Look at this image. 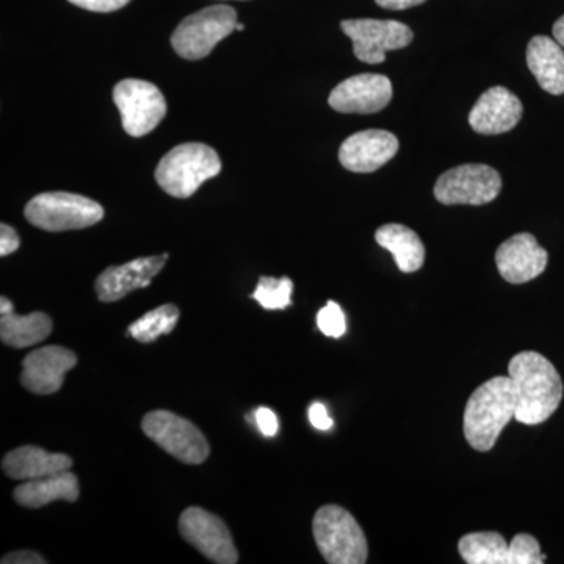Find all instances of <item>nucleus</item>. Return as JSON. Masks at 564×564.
Listing matches in <instances>:
<instances>
[{
	"label": "nucleus",
	"mask_w": 564,
	"mask_h": 564,
	"mask_svg": "<svg viewBox=\"0 0 564 564\" xmlns=\"http://www.w3.org/2000/svg\"><path fill=\"white\" fill-rule=\"evenodd\" d=\"M508 377L514 388V421L538 425L558 410L563 400L562 377L540 352H518L508 364Z\"/></svg>",
	"instance_id": "obj_1"
},
{
	"label": "nucleus",
	"mask_w": 564,
	"mask_h": 564,
	"mask_svg": "<svg viewBox=\"0 0 564 564\" xmlns=\"http://www.w3.org/2000/svg\"><path fill=\"white\" fill-rule=\"evenodd\" d=\"M516 397L510 377H496L478 386L464 410V436L470 447L489 452L505 426L513 421Z\"/></svg>",
	"instance_id": "obj_2"
},
{
	"label": "nucleus",
	"mask_w": 564,
	"mask_h": 564,
	"mask_svg": "<svg viewBox=\"0 0 564 564\" xmlns=\"http://www.w3.org/2000/svg\"><path fill=\"white\" fill-rule=\"evenodd\" d=\"M220 172L221 161L214 148L184 143L163 155L155 169V181L170 196L185 199Z\"/></svg>",
	"instance_id": "obj_3"
},
{
	"label": "nucleus",
	"mask_w": 564,
	"mask_h": 564,
	"mask_svg": "<svg viewBox=\"0 0 564 564\" xmlns=\"http://www.w3.org/2000/svg\"><path fill=\"white\" fill-rule=\"evenodd\" d=\"M313 532L318 551L332 564H364L369 544L361 525L339 505H325L314 516Z\"/></svg>",
	"instance_id": "obj_4"
},
{
	"label": "nucleus",
	"mask_w": 564,
	"mask_h": 564,
	"mask_svg": "<svg viewBox=\"0 0 564 564\" xmlns=\"http://www.w3.org/2000/svg\"><path fill=\"white\" fill-rule=\"evenodd\" d=\"M25 220L47 232L90 228L104 218L101 204L76 193H41L28 203Z\"/></svg>",
	"instance_id": "obj_5"
},
{
	"label": "nucleus",
	"mask_w": 564,
	"mask_h": 564,
	"mask_svg": "<svg viewBox=\"0 0 564 564\" xmlns=\"http://www.w3.org/2000/svg\"><path fill=\"white\" fill-rule=\"evenodd\" d=\"M237 13L232 7H207L185 18L172 36L173 50L185 61H202L236 31Z\"/></svg>",
	"instance_id": "obj_6"
},
{
	"label": "nucleus",
	"mask_w": 564,
	"mask_h": 564,
	"mask_svg": "<svg viewBox=\"0 0 564 564\" xmlns=\"http://www.w3.org/2000/svg\"><path fill=\"white\" fill-rule=\"evenodd\" d=\"M143 433L181 463L198 466L209 458L210 445L198 426L170 411H152L141 421Z\"/></svg>",
	"instance_id": "obj_7"
},
{
	"label": "nucleus",
	"mask_w": 564,
	"mask_h": 564,
	"mask_svg": "<svg viewBox=\"0 0 564 564\" xmlns=\"http://www.w3.org/2000/svg\"><path fill=\"white\" fill-rule=\"evenodd\" d=\"M459 555L467 564H543L547 556L532 534H516L511 543L500 533L477 532L463 536Z\"/></svg>",
	"instance_id": "obj_8"
},
{
	"label": "nucleus",
	"mask_w": 564,
	"mask_h": 564,
	"mask_svg": "<svg viewBox=\"0 0 564 564\" xmlns=\"http://www.w3.org/2000/svg\"><path fill=\"white\" fill-rule=\"evenodd\" d=\"M502 191V177L492 166L466 163L448 170L434 185V198L445 206H484Z\"/></svg>",
	"instance_id": "obj_9"
},
{
	"label": "nucleus",
	"mask_w": 564,
	"mask_h": 564,
	"mask_svg": "<svg viewBox=\"0 0 564 564\" xmlns=\"http://www.w3.org/2000/svg\"><path fill=\"white\" fill-rule=\"evenodd\" d=\"M113 101L121 113L122 129L135 139L154 131L166 115L165 98L151 82L121 80L113 88Z\"/></svg>",
	"instance_id": "obj_10"
},
{
	"label": "nucleus",
	"mask_w": 564,
	"mask_h": 564,
	"mask_svg": "<svg viewBox=\"0 0 564 564\" xmlns=\"http://www.w3.org/2000/svg\"><path fill=\"white\" fill-rule=\"evenodd\" d=\"M352 41L356 58L369 65L386 62V52L410 46L413 31L406 24L391 20H347L340 24Z\"/></svg>",
	"instance_id": "obj_11"
},
{
	"label": "nucleus",
	"mask_w": 564,
	"mask_h": 564,
	"mask_svg": "<svg viewBox=\"0 0 564 564\" xmlns=\"http://www.w3.org/2000/svg\"><path fill=\"white\" fill-rule=\"evenodd\" d=\"M181 536L202 552L207 560L218 564H236L239 552L234 545L228 525L218 516L199 507H191L180 518Z\"/></svg>",
	"instance_id": "obj_12"
},
{
	"label": "nucleus",
	"mask_w": 564,
	"mask_h": 564,
	"mask_svg": "<svg viewBox=\"0 0 564 564\" xmlns=\"http://www.w3.org/2000/svg\"><path fill=\"white\" fill-rule=\"evenodd\" d=\"M392 84L381 74H358L337 85L329 95V106L339 113H377L389 106Z\"/></svg>",
	"instance_id": "obj_13"
},
{
	"label": "nucleus",
	"mask_w": 564,
	"mask_h": 564,
	"mask_svg": "<svg viewBox=\"0 0 564 564\" xmlns=\"http://www.w3.org/2000/svg\"><path fill=\"white\" fill-rule=\"evenodd\" d=\"M77 364L76 352L61 345L39 348L22 361L21 383L36 395L61 391L65 375Z\"/></svg>",
	"instance_id": "obj_14"
},
{
	"label": "nucleus",
	"mask_w": 564,
	"mask_h": 564,
	"mask_svg": "<svg viewBox=\"0 0 564 564\" xmlns=\"http://www.w3.org/2000/svg\"><path fill=\"white\" fill-rule=\"evenodd\" d=\"M170 254L150 256L122 265L109 267L95 282L98 299L104 303L120 302L137 289L150 288L152 278L158 276L169 261Z\"/></svg>",
	"instance_id": "obj_15"
},
{
	"label": "nucleus",
	"mask_w": 564,
	"mask_h": 564,
	"mask_svg": "<svg viewBox=\"0 0 564 564\" xmlns=\"http://www.w3.org/2000/svg\"><path fill=\"white\" fill-rule=\"evenodd\" d=\"M549 254L529 232L516 234L496 251L497 270L511 284H525L544 272Z\"/></svg>",
	"instance_id": "obj_16"
},
{
	"label": "nucleus",
	"mask_w": 564,
	"mask_h": 564,
	"mask_svg": "<svg viewBox=\"0 0 564 564\" xmlns=\"http://www.w3.org/2000/svg\"><path fill=\"white\" fill-rule=\"evenodd\" d=\"M399 147V139L392 132L369 129L344 141L339 161L348 172L373 173L395 158Z\"/></svg>",
	"instance_id": "obj_17"
},
{
	"label": "nucleus",
	"mask_w": 564,
	"mask_h": 564,
	"mask_svg": "<svg viewBox=\"0 0 564 564\" xmlns=\"http://www.w3.org/2000/svg\"><path fill=\"white\" fill-rule=\"evenodd\" d=\"M524 107L521 99L503 87H492L480 96L469 113V124L481 135L510 132L521 121Z\"/></svg>",
	"instance_id": "obj_18"
},
{
	"label": "nucleus",
	"mask_w": 564,
	"mask_h": 564,
	"mask_svg": "<svg viewBox=\"0 0 564 564\" xmlns=\"http://www.w3.org/2000/svg\"><path fill=\"white\" fill-rule=\"evenodd\" d=\"M73 467V459L65 454H51L36 445L14 448L2 459V470L7 477L18 481L36 480L50 475L65 473Z\"/></svg>",
	"instance_id": "obj_19"
},
{
	"label": "nucleus",
	"mask_w": 564,
	"mask_h": 564,
	"mask_svg": "<svg viewBox=\"0 0 564 564\" xmlns=\"http://www.w3.org/2000/svg\"><path fill=\"white\" fill-rule=\"evenodd\" d=\"M52 333V318L44 313L14 314L13 303L0 299V339L9 347L28 348L44 343Z\"/></svg>",
	"instance_id": "obj_20"
},
{
	"label": "nucleus",
	"mask_w": 564,
	"mask_h": 564,
	"mask_svg": "<svg viewBox=\"0 0 564 564\" xmlns=\"http://www.w3.org/2000/svg\"><path fill=\"white\" fill-rule=\"evenodd\" d=\"M527 65L540 87L551 95L564 93V50L558 41L538 35L527 47Z\"/></svg>",
	"instance_id": "obj_21"
},
{
	"label": "nucleus",
	"mask_w": 564,
	"mask_h": 564,
	"mask_svg": "<svg viewBox=\"0 0 564 564\" xmlns=\"http://www.w3.org/2000/svg\"><path fill=\"white\" fill-rule=\"evenodd\" d=\"M14 500L25 508L46 507L57 500L76 502L79 499V480L70 470L24 481L14 489Z\"/></svg>",
	"instance_id": "obj_22"
},
{
	"label": "nucleus",
	"mask_w": 564,
	"mask_h": 564,
	"mask_svg": "<svg viewBox=\"0 0 564 564\" xmlns=\"http://www.w3.org/2000/svg\"><path fill=\"white\" fill-rule=\"evenodd\" d=\"M375 240L384 250L391 252L400 272L414 273L422 269L425 262V247L413 229L391 223V225L381 226L375 232Z\"/></svg>",
	"instance_id": "obj_23"
},
{
	"label": "nucleus",
	"mask_w": 564,
	"mask_h": 564,
	"mask_svg": "<svg viewBox=\"0 0 564 564\" xmlns=\"http://www.w3.org/2000/svg\"><path fill=\"white\" fill-rule=\"evenodd\" d=\"M181 313L174 304H163L161 307L144 314L139 321L129 326L128 334L140 344H151L163 334H172L180 321Z\"/></svg>",
	"instance_id": "obj_24"
},
{
	"label": "nucleus",
	"mask_w": 564,
	"mask_h": 564,
	"mask_svg": "<svg viewBox=\"0 0 564 564\" xmlns=\"http://www.w3.org/2000/svg\"><path fill=\"white\" fill-rule=\"evenodd\" d=\"M292 292L293 282L291 278L261 276L251 299L256 300L267 311L285 310L292 304Z\"/></svg>",
	"instance_id": "obj_25"
},
{
	"label": "nucleus",
	"mask_w": 564,
	"mask_h": 564,
	"mask_svg": "<svg viewBox=\"0 0 564 564\" xmlns=\"http://www.w3.org/2000/svg\"><path fill=\"white\" fill-rule=\"evenodd\" d=\"M317 326L325 336L334 337V339L343 337L347 333V318H345L343 307L334 302L326 303V306L318 311Z\"/></svg>",
	"instance_id": "obj_26"
},
{
	"label": "nucleus",
	"mask_w": 564,
	"mask_h": 564,
	"mask_svg": "<svg viewBox=\"0 0 564 564\" xmlns=\"http://www.w3.org/2000/svg\"><path fill=\"white\" fill-rule=\"evenodd\" d=\"M252 419H254L256 426L261 430L263 436H276L278 430H280V422H278L276 414H274L270 408H258V410L252 413Z\"/></svg>",
	"instance_id": "obj_27"
},
{
	"label": "nucleus",
	"mask_w": 564,
	"mask_h": 564,
	"mask_svg": "<svg viewBox=\"0 0 564 564\" xmlns=\"http://www.w3.org/2000/svg\"><path fill=\"white\" fill-rule=\"evenodd\" d=\"M131 0H69L73 6L80 9L95 11V13H110L128 6Z\"/></svg>",
	"instance_id": "obj_28"
},
{
	"label": "nucleus",
	"mask_w": 564,
	"mask_h": 564,
	"mask_svg": "<svg viewBox=\"0 0 564 564\" xmlns=\"http://www.w3.org/2000/svg\"><path fill=\"white\" fill-rule=\"evenodd\" d=\"M20 245L21 240L17 231H14L10 225L2 223V225H0V256L6 258V256L17 251Z\"/></svg>",
	"instance_id": "obj_29"
},
{
	"label": "nucleus",
	"mask_w": 564,
	"mask_h": 564,
	"mask_svg": "<svg viewBox=\"0 0 564 564\" xmlns=\"http://www.w3.org/2000/svg\"><path fill=\"white\" fill-rule=\"evenodd\" d=\"M310 422L315 430L321 432H328L334 426V421L329 417L328 411H326L325 404L313 403L310 408Z\"/></svg>",
	"instance_id": "obj_30"
},
{
	"label": "nucleus",
	"mask_w": 564,
	"mask_h": 564,
	"mask_svg": "<svg viewBox=\"0 0 564 564\" xmlns=\"http://www.w3.org/2000/svg\"><path fill=\"white\" fill-rule=\"evenodd\" d=\"M46 558L32 551L11 552L3 556L2 564H46Z\"/></svg>",
	"instance_id": "obj_31"
},
{
	"label": "nucleus",
	"mask_w": 564,
	"mask_h": 564,
	"mask_svg": "<svg viewBox=\"0 0 564 564\" xmlns=\"http://www.w3.org/2000/svg\"><path fill=\"white\" fill-rule=\"evenodd\" d=\"M381 9L386 10H406L413 7L422 6L426 0H375Z\"/></svg>",
	"instance_id": "obj_32"
},
{
	"label": "nucleus",
	"mask_w": 564,
	"mask_h": 564,
	"mask_svg": "<svg viewBox=\"0 0 564 564\" xmlns=\"http://www.w3.org/2000/svg\"><path fill=\"white\" fill-rule=\"evenodd\" d=\"M554 39L558 41L560 46L564 50V17L560 18L554 24Z\"/></svg>",
	"instance_id": "obj_33"
},
{
	"label": "nucleus",
	"mask_w": 564,
	"mask_h": 564,
	"mask_svg": "<svg viewBox=\"0 0 564 564\" xmlns=\"http://www.w3.org/2000/svg\"><path fill=\"white\" fill-rule=\"evenodd\" d=\"M243 24H239V22H237V25H236V31H239V32H242L243 31Z\"/></svg>",
	"instance_id": "obj_34"
}]
</instances>
